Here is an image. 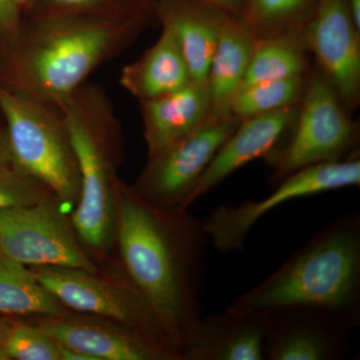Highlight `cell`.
<instances>
[{"label":"cell","instance_id":"cell-1","mask_svg":"<svg viewBox=\"0 0 360 360\" xmlns=\"http://www.w3.org/2000/svg\"><path fill=\"white\" fill-rule=\"evenodd\" d=\"M210 238L189 210L149 205L120 179L115 193L116 260L181 340L201 316Z\"/></svg>","mask_w":360,"mask_h":360},{"label":"cell","instance_id":"cell-2","mask_svg":"<svg viewBox=\"0 0 360 360\" xmlns=\"http://www.w3.org/2000/svg\"><path fill=\"white\" fill-rule=\"evenodd\" d=\"M146 22L111 14H41L13 52L7 84L58 108Z\"/></svg>","mask_w":360,"mask_h":360},{"label":"cell","instance_id":"cell-3","mask_svg":"<svg viewBox=\"0 0 360 360\" xmlns=\"http://www.w3.org/2000/svg\"><path fill=\"white\" fill-rule=\"evenodd\" d=\"M271 314L302 309L326 312L348 328L360 323V215L345 214L314 234L271 276L229 305Z\"/></svg>","mask_w":360,"mask_h":360},{"label":"cell","instance_id":"cell-4","mask_svg":"<svg viewBox=\"0 0 360 360\" xmlns=\"http://www.w3.org/2000/svg\"><path fill=\"white\" fill-rule=\"evenodd\" d=\"M80 174V198L70 219L85 250L98 265L115 246V193L123 137L103 90L82 85L58 108Z\"/></svg>","mask_w":360,"mask_h":360},{"label":"cell","instance_id":"cell-5","mask_svg":"<svg viewBox=\"0 0 360 360\" xmlns=\"http://www.w3.org/2000/svg\"><path fill=\"white\" fill-rule=\"evenodd\" d=\"M0 110L6 118L11 165L44 184L71 215L79 201L80 174L58 108L0 87Z\"/></svg>","mask_w":360,"mask_h":360},{"label":"cell","instance_id":"cell-6","mask_svg":"<svg viewBox=\"0 0 360 360\" xmlns=\"http://www.w3.org/2000/svg\"><path fill=\"white\" fill-rule=\"evenodd\" d=\"M30 267L40 283L66 309L105 317L136 329L180 357L179 335L137 290L117 260L111 258L94 271L59 266Z\"/></svg>","mask_w":360,"mask_h":360},{"label":"cell","instance_id":"cell-7","mask_svg":"<svg viewBox=\"0 0 360 360\" xmlns=\"http://www.w3.org/2000/svg\"><path fill=\"white\" fill-rule=\"evenodd\" d=\"M340 97L319 71L307 82L290 141L265 158L271 184L309 165L347 160L356 148V127Z\"/></svg>","mask_w":360,"mask_h":360},{"label":"cell","instance_id":"cell-8","mask_svg":"<svg viewBox=\"0 0 360 360\" xmlns=\"http://www.w3.org/2000/svg\"><path fill=\"white\" fill-rule=\"evenodd\" d=\"M0 252L27 266L99 267L56 198L0 210Z\"/></svg>","mask_w":360,"mask_h":360},{"label":"cell","instance_id":"cell-9","mask_svg":"<svg viewBox=\"0 0 360 360\" xmlns=\"http://www.w3.org/2000/svg\"><path fill=\"white\" fill-rule=\"evenodd\" d=\"M359 186V158L317 163L288 175L262 200H246L236 206H217L202 220L203 226L219 252L243 250L252 227L281 203Z\"/></svg>","mask_w":360,"mask_h":360},{"label":"cell","instance_id":"cell-10","mask_svg":"<svg viewBox=\"0 0 360 360\" xmlns=\"http://www.w3.org/2000/svg\"><path fill=\"white\" fill-rule=\"evenodd\" d=\"M239 122L234 115L210 117L193 134L148 156L146 167L131 186L134 193L162 210H189L201 176Z\"/></svg>","mask_w":360,"mask_h":360},{"label":"cell","instance_id":"cell-11","mask_svg":"<svg viewBox=\"0 0 360 360\" xmlns=\"http://www.w3.org/2000/svg\"><path fill=\"white\" fill-rule=\"evenodd\" d=\"M307 49L319 72L352 112L360 98V28L347 0H316L304 28Z\"/></svg>","mask_w":360,"mask_h":360},{"label":"cell","instance_id":"cell-12","mask_svg":"<svg viewBox=\"0 0 360 360\" xmlns=\"http://www.w3.org/2000/svg\"><path fill=\"white\" fill-rule=\"evenodd\" d=\"M22 319L92 360H180L179 354L150 336L105 317L70 310L56 316Z\"/></svg>","mask_w":360,"mask_h":360},{"label":"cell","instance_id":"cell-13","mask_svg":"<svg viewBox=\"0 0 360 360\" xmlns=\"http://www.w3.org/2000/svg\"><path fill=\"white\" fill-rule=\"evenodd\" d=\"M267 315L264 359L340 360L347 356L350 328L338 317L302 309Z\"/></svg>","mask_w":360,"mask_h":360},{"label":"cell","instance_id":"cell-14","mask_svg":"<svg viewBox=\"0 0 360 360\" xmlns=\"http://www.w3.org/2000/svg\"><path fill=\"white\" fill-rule=\"evenodd\" d=\"M269 315L224 311L201 316L181 335V360H264Z\"/></svg>","mask_w":360,"mask_h":360},{"label":"cell","instance_id":"cell-15","mask_svg":"<svg viewBox=\"0 0 360 360\" xmlns=\"http://www.w3.org/2000/svg\"><path fill=\"white\" fill-rule=\"evenodd\" d=\"M297 108H283L240 120L206 168L191 198V205L250 161L265 158L276 148L295 124Z\"/></svg>","mask_w":360,"mask_h":360},{"label":"cell","instance_id":"cell-16","mask_svg":"<svg viewBox=\"0 0 360 360\" xmlns=\"http://www.w3.org/2000/svg\"><path fill=\"white\" fill-rule=\"evenodd\" d=\"M153 11L179 42L193 82H206L220 32L232 11L203 0H155Z\"/></svg>","mask_w":360,"mask_h":360},{"label":"cell","instance_id":"cell-17","mask_svg":"<svg viewBox=\"0 0 360 360\" xmlns=\"http://www.w3.org/2000/svg\"><path fill=\"white\" fill-rule=\"evenodd\" d=\"M148 156L200 129L212 117L206 82H191L167 96L141 101Z\"/></svg>","mask_w":360,"mask_h":360},{"label":"cell","instance_id":"cell-18","mask_svg":"<svg viewBox=\"0 0 360 360\" xmlns=\"http://www.w3.org/2000/svg\"><path fill=\"white\" fill-rule=\"evenodd\" d=\"M255 42L257 37L245 16L229 13L206 79L212 101V117L232 115V103L245 82Z\"/></svg>","mask_w":360,"mask_h":360},{"label":"cell","instance_id":"cell-19","mask_svg":"<svg viewBox=\"0 0 360 360\" xmlns=\"http://www.w3.org/2000/svg\"><path fill=\"white\" fill-rule=\"evenodd\" d=\"M193 82L179 42L167 28L141 58L125 66L120 84L139 101L167 96Z\"/></svg>","mask_w":360,"mask_h":360},{"label":"cell","instance_id":"cell-20","mask_svg":"<svg viewBox=\"0 0 360 360\" xmlns=\"http://www.w3.org/2000/svg\"><path fill=\"white\" fill-rule=\"evenodd\" d=\"M70 311L40 283L32 269L0 252V315L56 316Z\"/></svg>","mask_w":360,"mask_h":360},{"label":"cell","instance_id":"cell-21","mask_svg":"<svg viewBox=\"0 0 360 360\" xmlns=\"http://www.w3.org/2000/svg\"><path fill=\"white\" fill-rule=\"evenodd\" d=\"M304 30L257 39L243 86L304 75L307 68Z\"/></svg>","mask_w":360,"mask_h":360},{"label":"cell","instance_id":"cell-22","mask_svg":"<svg viewBox=\"0 0 360 360\" xmlns=\"http://www.w3.org/2000/svg\"><path fill=\"white\" fill-rule=\"evenodd\" d=\"M316 0H243V14L257 39L303 32Z\"/></svg>","mask_w":360,"mask_h":360},{"label":"cell","instance_id":"cell-23","mask_svg":"<svg viewBox=\"0 0 360 360\" xmlns=\"http://www.w3.org/2000/svg\"><path fill=\"white\" fill-rule=\"evenodd\" d=\"M303 75L266 80L241 87L231 105V115L239 120L296 106L304 94Z\"/></svg>","mask_w":360,"mask_h":360},{"label":"cell","instance_id":"cell-24","mask_svg":"<svg viewBox=\"0 0 360 360\" xmlns=\"http://www.w3.org/2000/svg\"><path fill=\"white\" fill-rule=\"evenodd\" d=\"M61 345L22 319H13L0 345L1 360H60Z\"/></svg>","mask_w":360,"mask_h":360},{"label":"cell","instance_id":"cell-25","mask_svg":"<svg viewBox=\"0 0 360 360\" xmlns=\"http://www.w3.org/2000/svg\"><path fill=\"white\" fill-rule=\"evenodd\" d=\"M51 198L56 196L39 180L13 167L0 168V210L34 205Z\"/></svg>","mask_w":360,"mask_h":360},{"label":"cell","instance_id":"cell-26","mask_svg":"<svg viewBox=\"0 0 360 360\" xmlns=\"http://www.w3.org/2000/svg\"><path fill=\"white\" fill-rule=\"evenodd\" d=\"M46 11L42 14H111L134 16L148 20L150 16L134 13L115 4V0H44Z\"/></svg>","mask_w":360,"mask_h":360},{"label":"cell","instance_id":"cell-27","mask_svg":"<svg viewBox=\"0 0 360 360\" xmlns=\"http://www.w3.org/2000/svg\"><path fill=\"white\" fill-rule=\"evenodd\" d=\"M20 13L16 0H0V32L16 37L20 27Z\"/></svg>","mask_w":360,"mask_h":360},{"label":"cell","instance_id":"cell-28","mask_svg":"<svg viewBox=\"0 0 360 360\" xmlns=\"http://www.w3.org/2000/svg\"><path fill=\"white\" fill-rule=\"evenodd\" d=\"M203 1L215 4L232 13H243V0H203Z\"/></svg>","mask_w":360,"mask_h":360},{"label":"cell","instance_id":"cell-29","mask_svg":"<svg viewBox=\"0 0 360 360\" xmlns=\"http://www.w3.org/2000/svg\"><path fill=\"white\" fill-rule=\"evenodd\" d=\"M13 167L11 165V153L7 146L6 137H0V168Z\"/></svg>","mask_w":360,"mask_h":360},{"label":"cell","instance_id":"cell-30","mask_svg":"<svg viewBox=\"0 0 360 360\" xmlns=\"http://www.w3.org/2000/svg\"><path fill=\"white\" fill-rule=\"evenodd\" d=\"M347 1L354 16L355 25L360 28V0H347Z\"/></svg>","mask_w":360,"mask_h":360},{"label":"cell","instance_id":"cell-31","mask_svg":"<svg viewBox=\"0 0 360 360\" xmlns=\"http://www.w3.org/2000/svg\"><path fill=\"white\" fill-rule=\"evenodd\" d=\"M11 323H13V317H0V345L6 338L7 331L11 328Z\"/></svg>","mask_w":360,"mask_h":360}]
</instances>
